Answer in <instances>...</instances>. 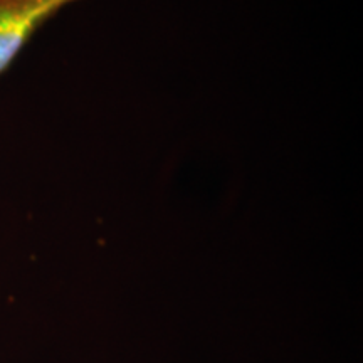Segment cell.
I'll return each instance as SVG.
<instances>
[{
  "instance_id": "6da1fadb",
  "label": "cell",
  "mask_w": 363,
  "mask_h": 363,
  "mask_svg": "<svg viewBox=\"0 0 363 363\" xmlns=\"http://www.w3.org/2000/svg\"><path fill=\"white\" fill-rule=\"evenodd\" d=\"M81 0H0V74L54 16Z\"/></svg>"
}]
</instances>
